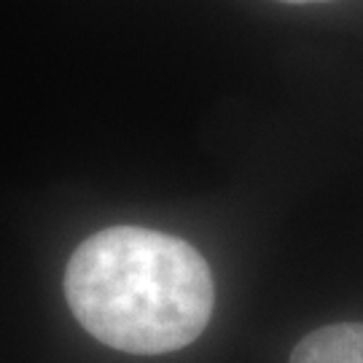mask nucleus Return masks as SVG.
<instances>
[{
  "mask_svg": "<svg viewBox=\"0 0 363 363\" xmlns=\"http://www.w3.org/2000/svg\"><path fill=\"white\" fill-rule=\"evenodd\" d=\"M65 296L76 320L103 345L159 355L191 345L213 315L208 261L181 237L111 226L73 250Z\"/></svg>",
  "mask_w": 363,
  "mask_h": 363,
  "instance_id": "obj_1",
  "label": "nucleus"
},
{
  "mask_svg": "<svg viewBox=\"0 0 363 363\" xmlns=\"http://www.w3.org/2000/svg\"><path fill=\"white\" fill-rule=\"evenodd\" d=\"M291 363H363V323L318 328L296 345Z\"/></svg>",
  "mask_w": 363,
  "mask_h": 363,
  "instance_id": "obj_2",
  "label": "nucleus"
},
{
  "mask_svg": "<svg viewBox=\"0 0 363 363\" xmlns=\"http://www.w3.org/2000/svg\"><path fill=\"white\" fill-rule=\"evenodd\" d=\"M280 3H296V6H304V3H328V0H280Z\"/></svg>",
  "mask_w": 363,
  "mask_h": 363,
  "instance_id": "obj_3",
  "label": "nucleus"
}]
</instances>
